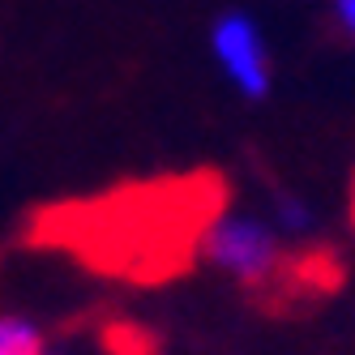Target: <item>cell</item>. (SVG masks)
Instances as JSON below:
<instances>
[{"instance_id":"cell-1","label":"cell","mask_w":355,"mask_h":355,"mask_svg":"<svg viewBox=\"0 0 355 355\" xmlns=\"http://www.w3.org/2000/svg\"><path fill=\"white\" fill-rule=\"evenodd\" d=\"M227 197L232 189L214 167L141 175L35 206L21 223V240L39 252H60L86 274L163 287L197 266Z\"/></svg>"},{"instance_id":"cell-2","label":"cell","mask_w":355,"mask_h":355,"mask_svg":"<svg viewBox=\"0 0 355 355\" xmlns=\"http://www.w3.org/2000/svg\"><path fill=\"white\" fill-rule=\"evenodd\" d=\"M206 257L218 270L236 274L244 283V291L266 309L287 274L291 248L278 244V236L257 218H218L214 232L206 236Z\"/></svg>"},{"instance_id":"cell-3","label":"cell","mask_w":355,"mask_h":355,"mask_svg":"<svg viewBox=\"0 0 355 355\" xmlns=\"http://www.w3.org/2000/svg\"><path fill=\"white\" fill-rule=\"evenodd\" d=\"M214 56L223 60L227 78H232L248 98H261L270 90V56L257 21L244 13H227L214 26Z\"/></svg>"},{"instance_id":"cell-4","label":"cell","mask_w":355,"mask_h":355,"mask_svg":"<svg viewBox=\"0 0 355 355\" xmlns=\"http://www.w3.org/2000/svg\"><path fill=\"white\" fill-rule=\"evenodd\" d=\"M0 355H43L39 329L21 317H0Z\"/></svg>"},{"instance_id":"cell-5","label":"cell","mask_w":355,"mask_h":355,"mask_svg":"<svg viewBox=\"0 0 355 355\" xmlns=\"http://www.w3.org/2000/svg\"><path fill=\"white\" fill-rule=\"evenodd\" d=\"M107 347H112V355H146L150 351V334L141 325H116L107 334Z\"/></svg>"},{"instance_id":"cell-6","label":"cell","mask_w":355,"mask_h":355,"mask_svg":"<svg viewBox=\"0 0 355 355\" xmlns=\"http://www.w3.org/2000/svg\"><path fill=\"white\" fill-rule=\"evenodd\" d=\"M334 9H338V21H343V31L355 39V0H334Z\"/></svg>"},{"instance_id":"cell-7","label":"cell","mask_w":355,"mask_h":355,"mask_svg":"<svg viewBox=\"0 0 355 355\" xmlns=\"http://www.w3.org/2000/svg\"><path fill=\"white\" fill-rule=\"evenodd\" d=\"M347 218H351V232H355V175H351V206H347Z\"/></svg>"},{"instance_id":"cell-8","label":"cell","mask_w":355,"mask_h":355,"mask_svg":"<svg viewBox=\"0 0 355 355\" xmlns=\"http://www.w3.org/2000/svg\"><path fill=\"white\" fill-rule=\"evenodd\" d=\"M43 355H47V351H43Z\"/></svg>"}]
</instances>
